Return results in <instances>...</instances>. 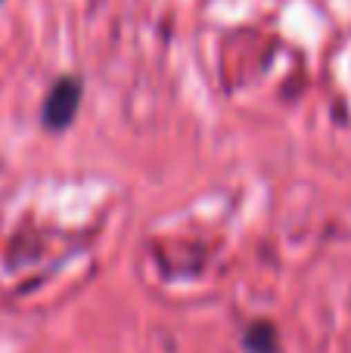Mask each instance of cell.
Masks as SVG:
<instances>
[{
	"instance_id": "cell-1",
	"label": "cell",
	"mask_w": 351,
	"mask_h": 353,
	"mask_svg": "<svg viewBox=\"0 0 351 353\" xmlns=\"http://www.w3.org/2000/svg\"><path fill=\"white\" fill-rule=\"evenodd\" d=\"M81 90H84L81 78H72V74H66V78L56 81V84L50 87L47 99H44V109H41L44 128L66 130L68 124H72L78 105H81Z\"/></svg>"
},
{
	"instance_id": "cell-2",
	"label": "cell",
	"mask_w": 351,
	"mask_h": 353,
	"mask_svg": "<svg viewBox=\"0 0 351 353\" xmlns=\"http://www.w3.org/2000/svg\"><path fill=\"white\" fill-rule=\"evenodd\" d=\"M246 347L252 353H277V332L267 323H255L246 332Z\"/></svg>"
}]
</instances>
